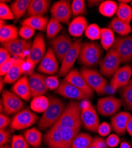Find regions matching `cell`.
Wrapping results in <instances>:
<instances>
[{"label": "cell", "instance_id": "cell-11", "mask_svg": "<svg viewBox=\"0 0 132 148\" xmlns=\"http://www.w3.org/2000/svg\"><path fill=\"white\" fill-rule=\"evenodd\" d=\"M122 104L120 98L113 96L105 97L98 100L97 110L101 116H112L117 113Z\"/></svg>", "mask_w": 132, "mask_h": 148}, {"label": "cell", "instance_id": "cell-1", "mask_svg": "<svg viewBox=\"0 0 132 148\" xmlns=\"http://www.w3.org/2000/svg\"><path fill=\"white\" fill-rule=\"evenodd\" d=\"M49 99V106L38 121V126L42 130L51 129L56 124L65 108L64 101L59 98L51 95Z\"/></svg>", "mask_w": 132, "mask_h": 148}, {"label": "cell", "instance_id": "cell-39", "mask_svg": "<svg viewBox=\"0 0 132 148\" xmlns=\"http://www.w3.org/2000/svg\"><path fill=\"white\" fill-rule=\"evenodd\" d=\"M63 29V26L56 19L52 17L48 23L46 28V36L49 39H53L56 38V35Z\"/></svg>", "mask_w": 132, "mask_h": 148}, {"label": "cell", "instance_id": "cell-14", "mask_svg": "<svg viewBox=\"0 0 132 148\" xmlns=\"http://www.w3.org/2000/svg\"><path fill=\"white\" fill-rule=\"evenodd\" d=\"M72 40L68 34H62L51 40L52 48L57 58V59L62 62L64 56L69 51L72 46Z\"/></svg>", "mask_w": 132, "mask_h": 148}, {"label": "cell", "instance_id": "cell-25", "mask_svg": "<svg viewBox=\"0 0 132 148\" xmlns=\"http://www.w3.org/2000/svg\"><path fill=\"white\" fill-rule=\"evenodd\" d=\"M88 26V21L85 17L82 16H78L69 24V33L74 37L79 38L85 32Z\"/></svg>", "mask_w": 132, "mask_h": 148}, {"label": "cell", "instance_id": "cell-49", "mask_svg": "<svg viewBox=\"0 0 132 148\" xmlns=\"http://www.w3.org/2000/svg\"><path fill=\"white\" fill-rule=\"evenodd\" d=\"M111 126L107 123V122H103L100 124L98 129L97 133L101 136H106L109 135L111 131Z\"/></svg>", "mask_w": 132, "mask_h": 148}, {"label": "cell", "instance_id": "cell-8", "mask_svg": "<svg viewBox=\"0 0 132 148\" xmlns=\"http://www.w3.org/2000/svg\"><path fill=\"white\" fill-rule=\"evenodd\" d=\"M2 102L4 112L6 115H11L17 114L25 106L21 98L13 91L4 90L2 92Z\"/></svg>", "mask_w": 132, "mask_h": 148}, {"label": "cell", "instance_id": "cell-37", "mask_svg": "<svg viewBox=\"0 0 132 148\" xmlns=\"http://www.w3.org/2000/svg\"><path fill=\"white\" fill-rule=\"evenodd\" d=\"M91 136L87 133H80L75 137L71 148H88L93 141Z\"/></svg>", "mask_w": 132, "mask_h": 148}, {"label": "cell", "instance_id": "cell-19", "mask_svg": "<svg viewBox=\"0 0 132 148\" xmlns=\"http://www.w3.org/2000/svg\"><path fill=\"white\" fill-rule=\"evenodd\" d=\"M46 53V44L44 36L41 33H38L32 43L30 53L27 58L36 65L43 58Z\"/></svg>", "mask_w": 132, "mask_h": 148}, {"label": "cell", "instance_id": "cell-42", "mask_svg": "<svg viewBox=\"0 0 132 148\" xmlns=\"http://www.w3.org/2000/svg\"><path fill=\"white\" fill-rule=\"evenodd\" d=\"M21 59V58L16 57L11 58L5 62L4 64L0 65V75H1V76H5L10 71V69L18 62Z\"/></svg>", "mask_w": 132, "mask_h": 148}, {"label": "cell", "instance_id": "cell-21", "mask_svg": "<svg viewBox=\"0 0 132 148\" xmlns=\"http://www.w3.org/2000/svg\"><path fill=\"white\" fill-rule=\"evenodd\" d=\"M63 127L57 123L44 136V141L49 148H62V133Z\"/></svg>", "mask_w": 132, "mask_h": 148}, {"label": "cell", "instance_id": "cell-28", "mask_svg": "<svg viewBox=\"0 0 132 148\" xmlns=\"http://www.w3.org/2000/svg\"><path fill=\"white\" fill-rule=\"evenodd\" d=\"M109 27L114 32L122 36H127L132 31L130 23L119 19L117 17L112 19Z\"/></svg>", "mask_w": 132, "mask_h": 148}, {"label": "cell", "instance_id": "cell-44", "mask_svg": "<svg viewBox=\"0 0 132 148\" xmlns=\"http://www.w3.org/2000/svg\"><path fill=\"white\" fill-rule=\"evenodd\" d=\"M0 18L3 20H11L15 18L11 8L3 3H0Z\"/></svg>", "mask_w": 132, "mask_h": 148}, {"label": "cell", "instance_id": "cell-36", "mask_svg": "<svg viewBox=\"0 0 132 148\" xmlns=\"http://www.w3.org/2000/svg\"><path fill=\"white\" fill-rule=\"evenodd\" d=\"M118 8L117 4L111 0H107L102 2L99 5L98 10L100 13L103 16L111 17L117 12Z\"/></svg>", "mask_w": 132, "mask_h": 148}, {"label": "cell", "instance_id": "cell-5", "mask_svg": "<svg viewBox=\"0 0 132 148\" xmlns=\"http://www.w3.org/2000/svg\"><path fill=\"white\" fill-rule=\"evenodd\" d=\"M121 63L122 60L118 53L114 49H110L99 64L100 72L106 77H113Z\"/></svg>", "mask_w": 132, "mask_h": 148}, {"label": "cell", "instance_id": "cell-15", "mask_svg": "<svg viewBox=\"0 0 132 148\" xmlns=\"http://www.w3.org/2000/svg\"><path fill=\"white\" fill-rule=\"evenodd\" d=\"M59 64L57 58L52 48L49 47L46 51L43 58L40 61L38 71L40 73L48 75H53L57 72Z\"/></svg>", "mask_w": 132, "mask_h": 148}, {"label": "cell", "instance_id": "cell-47", "mask_svg": "<svg viewBox=\"0 0 132 148\" xmlns=\"http://www.w3.org/2000/svg\"><path fill=\"white\" fill-rule=\"evenodd\" d=\"M107 146L113 148L117 146L120 143V138L116 134H111L105 140Z\"/></svg>", "mask_w": 132, "mask_h": 148}, {"label": "cell", "instance_id": "cell-50", "mask_svg": "<svg viewBox=\"0 0 132 148\" xmlns=\"http://www.w3.org/2000/svg\"><path fill=\"white\" fill-rule=\"evenodd\" d=\"M36 65L32 61L26 59L25 62L23 64V69L24 73H27L28 75H31L33 73V70Z\"/></svg>", "mask_w": 132, "mask_h": 148}, {"label": "cell", "instance_id": "cell-2", "mask_svg": "<svg viewBox=\"0 0 132 148\" xmlns=\"http://www.w3.org/2000/svg\"><path fill=\"white\" fill-rule=\"evenodd\" d=\"M81 106L77 101H72L65 106L64 112L57 123L63 128H80L82 125Z\"/></svg>", "mask_w": 132, "mask_h": 148}, {"label": "cell", "instance_id": "cell-52", "mask_svg": "<svg viewBox=\"0 0 132 148\" xmlns=\"http://www.w3.org/2000/svg\"><path fill=\"white\" fill-rule=\"evenodd\" d=\"M10 53L5 47H1L0 49V65L4 64L5 62L11 59Z\"/></svg>", "mask_w": 132, "mask_h": 148}, {"label": "cell", "instance_id": "cell-26", "mask_svg": "<svg viewBox=\"0 0 132 148\" xmlns=\"http://www.w3.org/2000/svg\"><path fill=\"white\" fill-rule=\"evenodd\" d=\"M48 23L49 21L47 17L44 16H33L24 20L21 24L22 26H29L35 30L44 31L47 28Z\"/></svg>", "mask_w": 132, "mask_h": 148}, {"label": "cell", "instance_id": "cell-34", "mask_svg": "<svg viewBox=\"0 0 132 148\" xmlns=\"http://www.w3.org/2000/svg\"><path fill=\"white\" fill-rule=\"evenodd\" d=\"M49 106V98L44 95H40L33 98L30 103V108L34 112L43 113Z\"/></svg>", "mask_w": 132, "mask_h": 148}, {"label": "cell", "instance_id": "cell-61", "mask_svg": "<svg viewBox=\"0 0 132 148\" xmlns=\"http://www.w3.org/2000/svg\"><path fill=\"white\" fill-rule=\"evenodd\" d=\"M104 148H111V147H108V146H106L105 147H104Z\"/></svg>", "mask_w": 132, "mask_h": 148}, {"label": "cell", "instance_id": "cell-62", "mask_svg": "<svg viewBox=\"0 0 132 148\" xmlns=\"http://www.w3.org/2000/svg\"><path fill=\"white\" fill-rule=\"evenodd\" d=\"M131 5L132 6V1H131Z\"/></svg>", "mask_w": 132, "mask_h": 148}, {"label": "cell", "instance_id": "cell-57", "mask_svg": "<svg viewBox=\"0 0 132 148\" xmlns=\"http://www.w3.org/2000/svg\"><path fill=\"white\" fill-rule=\"evenodd\" d=\"M100 2H103V1H88V4H90L91 6H93V5L98 4L99 3H100Z\"/></svg>", "mask_w": 132, "mask_h": 148}, {"label": "cell", "instance_id": "cell-27", "mask_svg": "<svg viewBox=\"0 0 132 148\" xmlns=\"http://www.w3.org/2000/svg\"><path fill=\"white\" fill-rule=\"evenodd\" d=\"M25 60L21 59L12 68L10 71L6 74L3 78L5 84H13L16 82L24 74L23 69V64Z\"/></svg>", "mask_w": 132, "mask_h": 148}, {"label": "cell", "instance_id": "cell-51", "mask_svg": "<svg viewBox=\"0 0 132 148\" xmlns=\"http://www.w3.org/2000/svg\"><path fill=\"white\" fill-rule=\"evenodd\" d=\"M106 146L105 140L102 138L95 137L94 138L92 143L88 148H104Z\"/></svg>", "mask_w": 132, "mask_h": 148}, {"label": "cell", "instance_id": "cell-33", "mask_svg": "<svg viewBox=\"0 0 132 148\" xmlns=\"http://www.w3.org/2000/svg\"><path fill=\"white\" fill-rule=\"evenodd\" d=\"M120 94L124 108L132 111V79L127 85L120 89Z\"/></svg>", "mask_w": 132, "mask_h": 148}, {"label": "cell", "instance_id": "cell-56", "mask_svg": "<svg viewBox=\"0 0 132 148\" xmlns=\"http://www.w3.org/2000/svg\"><path fill=\"white\" fill-rule=\"evenodd\" d=\"M4 84L5 83L3 81V78L1 77V78H0V91H1V92H3V89L4 88Z\"/></svg>", "mask_w": 132, "mask_h": 148}, {"label": "cell", "instance_id": "cell-9", "mask_svg": "<svg viewBox=\"0 0 132 148\" xmlns=\"http://www.w3.org/2000/svg\"><path fill=\"white\" fill-rule=\"evenodd\" d=\"M81 45L82 40L81 39L74 42L72 46L61 62L62 65L58 72L59 76H66L72 70L76 60L78 59Z\"/></svg>", "mask_w": 132, "mask_h": 148}, {"label": "cell", "instance_id": "cell-7", "mask_svg": "<svg viewBox=\"0 0 132 148\" xmlns=\"http://www.w3.org/2000/svg\"><path fill=\"white\" fill-rule=\"evenodd\" d=\"M38 119L39 117L36 114L32 112L29 108H26L22 110L14 116L10 126L13 130L25 129L33 125Z\"/></svg>", "mask_w": 132, "mask_h": 148}, {"label": "cell", "instance_id": "cell-32", "mask_svg": "<svg viewBox=\"0 0 132 148\" xmlns=\"http://www.w3.org/2000/svg\"><path fill=\"white\" fill-rule=\"evenodd\" d=\"M30 2V0H16L11 4V10L16 21H18L27 11Z\"/></svg>", "mask_w": 132, "mask_h": 148}, {"label": "cell", "instance_id": "cell-55", "mask_svg": "<svg viewBox=\"0 0 132 148\" xmlns=\"http://www.w3.org/2000/svg\"><path fill=\"white\" fill-rule=\"evenodd\" d=\"M120 148H131V145L126 141H123L120 145Z\"/></svg>", "mask_w": 132, "mask_h": 148}, {"label": "cell", "instance_id": "cell-54", "mask_svg": "<svg viewBox=\"0 0 132 148\" xmlns=\"http://www.w3.org/2000/svg\"><path fill=\"white\" fill-rule=\"evenodd\" d=\"M126 130L130 136H132V114L130 115L127 123Z\"/></svg>", "mask_w": 132, "mask_h": 148}, {"label": "cell", "instance_id": "cell-53", "mask_svg": "<svg viewBox=\"0 0 132 148\" xmlns=\"http://www.w3.org/2000/svg\"><path fill=\"white\" fill-rule=\"evenodd\" d=\"M11 119L5 114L0 115V130L5 129L9 125H10Z\"/></svg>", "mask_w": 132, "mask_h": 148}, {"label": "cell", "instance_id": "cell-30", "mask_svg": "<svg viewBox=\"0 0 132 148\" xmlns=\"http://www.w3.org/2000/svg\"><path fill=\"white\" fill-rule=\"evenodd\" d=\"M80 128L64 127L61 130L62 148H71L73 141L79 134Z\"/></svg>", "mask_w": 132, "mask_h": 148}, {"label": "cell", "instance_id": "cell-12", "mask_svg": "<svg viewBox=\"0 0 132 148\" xmlns=\"http://www.w3.org/2000/svg\"><path fill=\"white\" fill-rule=\"evenodd\" d=\"M2 45L9 51L10 54L14 57L25 59L30 55L32 43L29 40L17 38L11 42L2 43Z\"/></svg>", "mask_w": 132, "mask_h": 148}, {"label": "cell", "instance_id": "cell-43", "mask_svg": "<svg viewBox=\"0 0 132 148\" xmlns=\"http://www.w3.org/2000/svg\"><path fill=\"white\" fill-rule=\"evenodd\" d=\"M11 148H29V145L23 135H14L12 138Z\"/></svg>", "mask_w": 132, "mask_h": 148}, {"label": "cell", "instance_id": "cell-22", "mask_svg": "<svg viewBox=\"0 0 132 148\" xmlns=\"http://www.w3.org/2000/svg\"><path fill=\"white\" fill-rule=\"evenodd\" d=\"M131 114L126 112L117 113L111 119V126L114 132L118 135H124L126 132V126Z\"/></svg>", "mask_w": 132, "mask_h": 148}, {"label": "cell", "instance_id": "cell-48", "mask_svg": "<svg viewBox=\"0 0 132 148\" xmlns=\"http://www.w3.org/2000/svg\"><path fill=\"white\" fill-rule=\"evenodd\" d=\"M11 138V133L7 129L0 130V145H4L8 143Z\"/></svg>", "mask_w": 132, "mask_h": 148}, {"label": "cell", "instance_id": "cell-45", "mask_svg": "<svg viewBox=\"0 0 132 148\" xmlns=\"http://www.w3.org/2000/svg\"><path fill=\"white\" fill-rule=\"evenodd\" d=\"M36 33V30L27 26H22L18 31V34L22 39L29 40Z\"/></svg>", "mask_w": 132, "mask_h": 148}, {"label": "cell", "instance_id": "cell-38", "mask_svg": "<svg viewBox=\"0 0 132 148\" xmlns=\"http://www.w3.org/2000/svg\"><path fill=\"white\" fill-rule=\"evenodd\" d=\"M116 14L119 19L130 23L132 20V8L127 4L120 3Z\"/></svg>", "mask_w": 132, "mask_h": 148}, {"label": "cell", "instance_id": "cell-17", "mask_svg": "<svg viewBox=\"0 0 132 148\" xmlns=\"http://www.w3.org/2000/svg\"><path fill=\"white\" fill-rule=\"evenodd\" d=\"M132 69L129 65L119 68L114 74L110 81V86L114 91L123 87L131 80Z\"/></svg>", "mask_w": 132, "mask_h": 148}, {"label": "cell", "instance_id": "cell-58", "mask_svg": "<svg viewBox=\"0 0 132 148\" xmlns=\"http://www.w3.org/2000/svg\"><path fill=\"white\" fill-rule=\"evenodd\" d=\"M118 2H120V3H126V4H127V3H131V1H130V0H119L118 1Z\"/></svg>", "mask_w": 132, "mask_h": 148}, {"label": "cell", "instance_id": "cell-3", "mask_svg": "<svg viewBox=\"0 0 132 148\" xmlns=\"http://www.w3.org/2000/svg\"><path fill=\"white\" fill-rule=\"evenodd\" d=\"M103 53L100 45L94 42L82 43L78 60L88 65H95L99 62Z\"/></svg>", "mask_w": 132, "mask_h": 148}, {"label": "cell", "instance_id": "cell-4", "mask_svg": "<svg viewBox=\"0 0 132 148\" xmlns=\"http://www.w3.org/2000/svg\"><path fill=\"white\" fill-rule=\"evenodd\" d=\"M79 72L93 91L99 95L105 93L107 81L98 71L88 67H83Z\"/></svg>", "mask_w": 132, "mask_h": 148}, {"label": "cell", "instance_id": "cell-10", "mask_svg": "<svg viewBox=\"0 0 132 148\" xmlns=\"http://www.w3.org/2000/svg\"><path fill=\"white\" fill-rule=\"evenodd\" d=\"M111 49L118 53L122 63L130 62L132 60V36L117 37Z\"/></svg>", "mask_w": 132, "mask_h": 148}, {"label": "cell", "instance_id": "cell-31", "mask_svg": "<svg viewBox=\"0 0 132 148\" xmlns=\"http://www.w3.org/2000/svg\"><path fill=\"white\" fill-rule=\"evenodd\" d=\"M24 137L28 144L34 147H39L42 143V133L35 127L26 130L24 133Z\"/></svg>", "mask_w": 132, "mask_h": 148}, {"label": "cell", "instance_id": "cell-20", "mask_svg": "<svg viewBox=\"0 0 132 148\" xmlns=\"http://www.w3.org/2000/svg\"><path fill=\"white\" fill-rule=\"evenodd\" d=\"M45 78L46 77L38 73H33L28 78L31 97L33 98L44 95L49 90L45 85Z\"/></svg>", "mask_w": 132, "mask_h": 148}, {"label": "cell", "instance_id": "cell-24", "mask_svg": "<svg viewBox=\"0 0 132 148\" xmlns=\"http://www.w3.org/2000/svg\"><path fill=\"white\" fill-rule=\"evenodd\" d=\"M51 2L49 0H32L27 9L28 15L30 17L42 16L49 10Z\"/></svg>", "mask_w": 132, "mask_h": 148}, {"label": "cell", "instance_id": "cell-59", "mask_svg": "<svg viewBox=\"0 0 132 148\" xmlns=\"http://www.w3.org/2000/svg\"><path fill=\"white\" fill-rule=\"evenodd\" d=\"M5 22L4 20H0V27H1L3 26H4V25H5Z\"/></svg>", "mask_w": 132, "mask_h": 148}, {"label": "cell", "instance_id": "cell-13", "mask_svg": "<svg viewBox=\"0 0 132 148\" xmlns=\"http://www.w3.org/2000/svg\"><path fill=\"white\" fill-rule=\"evenodd\" d=\"M52 17L60 23L69 24L72 17V9L70 1L68 0H61L55 3L51 9Z\"/></svg>", "mask_w": 132, "mask_h": 148}, {"label": "cell", "instance_id": "cell-18", "mask_svg": "<svg viewBox=\"0 0 132 148\" xmlns=\"http://www.w3.org/2000/svg\"><path fill=\"white\" fill-rule=\"evenodd\" d=\"M64 79L84 92L88 96L89 99L92 98L94 95V91L88 85L80 72L77 69H72L65 76Z\"/></svg>", "mask_w": 132, "mask_h": 148}, {"label": "cell", "instance_id": "cell-60", "mask_svg": "<svg viewBox=\"0 0 132 148\" xmlns=\"http://www.w3.org/2000/svg\"><path fill=\"white\" fill-rule=\"evenodd\" d=\"M0 148H11V146H9L8 145H2L0 147Z\"/></svg>", "mask_w": 132, "mask_h": 148}, {"label": "cell", "instance_id": "cell-6", "mask_svg": "<svg viewBox=\"0 0 132 148\" xmlns=\"http://www.w3.org/2000/svg\"><path fill=\"white\" fill-rule=\"evenodd\" d=\"M81 118L84 127L91 132H97L100 121L95 109L88 101H84L81 106Z\"/></svg>", "mask_w": 132, "mask_h": 148}, {"label": "cell", "instance_id": "cell-46", "mask_svg": "<svg viewBox=\"0 0 132 148\" xmlns=\"http://www.w3.org/2000/svg\"><path fill=\"white\" fill-rule=\"evenodd\" d=\"M44 82L46 87L51 90H56L60 85L58 78L56 76H49L46 77Z\"/></svg>", "mask_w": 132, "mask_h": 148}, {"label": "cell", "instance_id": "cell-41", "mask_svg": "<svg viewBox=\"0 0 132 148\" xmlns=\"http://www.w3.org/2000/svg\"><path fill=\"white\" fill-rule=\"evenodd\" d=\"M72 14L75 16H79L81 14L86 13L85 3L83 0H74L71 4Z\"/></svg>", "mask_w": 132, "mask_h": 148}, {"label": "cell", "instance_id": "cell-40", "mask_svg": "<svg viewBox=\"0 0 132 148\" xmlns=\"http://www.w3.org/2000/svg\"><path fill=\"white\" fill-rule=\"evenodd\" d=\"M101 29L97 24H91L88 26L85 32V35L90 40H98L101 38Z\"/></svg>", "mask_w": 132, "mask_h": 148}, {"label": "cell", "instance_id": "cell-35", "mask_svg": "<svg viewBox=\"0 0 132 148\" xmlns=\"http://www.w3.org/2000/svg\"><path fill=\"white\" fill-rule=\"evenodd\" d=\"M115 37L114 32L109 28H103L101 30V44L104 49L109 51L113 46Z\"/></svg>", "mask_w": 132, "mask_h": 148}, {"label": "cell", "instance_id": "cell-23", "mask_svg": "<svg viewBox=\"0 0 132 148\" xmlns=\"http://www.w3.org/2000/svg\"><path fill=\"white\" fill-rule=\"evenodd\" d=\"M12 91L18 95L21 99L29 101L31 97L29 79L27 76L21 77L11 88Z\"/></svg>", "mask_w": 132, "mask_h": 148}, {"label": "cell", "instance_id": "cell-63", "mask_svg": "<svg viewBox=\"0 0 132 148\" xmlns=\"http://www.w3.org/2000/svg\"><path fill=\"white\" fill-rule=\"evenodd\" d=\"M131 148H132V143H131Z\"/></svg>", "mask_w": 132, "mask_h": 148}, {"label": "cell", "instance_id": "cell-29", "mask_svg": "<svg viewBox=\"0 0 132 148\" xmlns=\"http://www.w3.org/2000/svg\"><path fill=\"white\" fill-rule=\"evenodd\" d=\"M18 34V30L13 25L7 24L0 27V41L1 43L9 42L17 39Z\"/></svg>", "mask_w": 132, "mask_h": 148}, {"label": "cell", "instance_id": "cell-16", "mask_svg": "<svg viewBox=\"0 0 132 148\" xmlns=\"http://www.w3.org/2000/svg\"><path fill=\"white\" fill-rule=\"evenodd\" d=\"M55 92L57 94L68 99L78 100L89 99L84 92L65 79L60 83Z\"/></svg>", "mask_w": 132, "mask_h": 148}]
</instances>
